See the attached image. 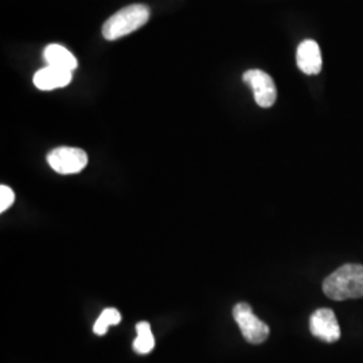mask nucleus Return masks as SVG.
<instances>
[{
    "label": "nucleus",
    "instance_id": "nucleus-1",
    "mask_svg": "<svg viewBox=\"0 0 363 363\" xmlns=\"http://www.w3.org/2000/svg\"><path fill=\"white\" fill-rule=\"evenodd\" d=\"M323 292L327 298L343 301L363 298V265L346 264L325 277Z\"/></svg>",
    "mask_w": 363,
    "mask_h": 363
},
{
    "label": "nucleus",
    "instance_id": "nucleus-2",
    "mask_svg": "<svg viewBox=\"0 0 363 363\" xmlns=\"http://www.w3.org/2000/svg\"><path fill=\"white\" fill-rule=\"evenodd\" d=\"M150 7L145 4H130L113 13L103 26V37L116 40L143 27L150 19Z\"/></svg>",
    "mask_w": 363,
    "mask_h": 363
},
{
    "label": "nucleus",
    "instance_id": "nucleus-3",
    "mask_svg": "<svg viewBox=\"0 0 363 363\" xmlns=\"http://www.w3.org/2000/svg\"><path fill=\"white\" fill-rule=\"evenodd\" d=\"M233 316L242 335L249 343L259 345L269 337V327L259 320L247 303H238L234 307Z\"/></svg>",
    "mask_w": 363,
    "mask_h": 363
},
{
    "label": "nucleus",
    "instance_id": "nucleus-4",
    "mask_svg": "<svg viewBox=\"0 0 363 363\" xmlns=\"http://www.w3.org/2000/svg\"><path fill=\"white\" fill-rule=\"evenodd\" d=\"M48 163L58 174H78L86 167L88 155L81 148L58 147L54 148L52 152H49Z\"/></svg>",
    "mask_w": 363,
    "mask_h": 363
},
{
    "label": "nucleus",
    "instance_id": "nucleus-5",
    "mask_svg": "<svg viewBox=\"0 0 363 363\" xmlns=\"http://www.w3.org/2000/svg\"><path fill=\"white\" fill-rule=\"evenodd\" d=\"M244 82L253 91L255 100L261 108H271L277 100V89L272 77L259 69L247 70L242 76Z\"/></svg>",
    "mask_w": 363,
    "mask_h": 363
},
{
    "label": "nucleus",
    "instance_id": "nucleus-6",
    "mask_svg": "<svg viewBox=\"0 0 363 363\" xmlns=\"http://www.w3.org/2000/svg\"><path fill=\"white\" fill-rule=\"evenodd\" d=\"M310 330L313 337L322 339L327 343H334L340 337V327L337 316L330 308H320L312 313Z\"/></svg>",
    "mask_w": 363,
    "mask_h": 363
},
{
    "label": "nucleus",
    "instance_id": "nucleus-7",
    "mask_svg": "<svg viewBox=\"0 0 363 363\" xmlns=\"http://www.w3.org/2000/svg\"><path fill=\"white\" fill-rule=\"evenodd\" d=\"M296 62H298V69L304 74H319L322 72V52L319 45L312 40V39H306L298 45V52H296Z\"/></svg>",
    "mask_w": 363,
    "mask_h": 363
},
{
    "label": "nucleus",
    "instance_id": "nucleus-8",
    "mask_svg": "<svg viewBox=\"0 0 363 363\" xmlns=\"http://www.w3.org/2000/svg\"><path fill=\"white\" fill-rule=\"evenodd\" d=\"M73 79L72 72L55 66H46L34 74V85L39 91H54L65 88Z\"/></svg>",
    "mask_w": 363,
    "mask_h": 363
},
{
    "label": "nucleus",
    "instance_id": "nucleus-9",
    "mask_svg": "<svg viewBox=\"0 0 363 363\" xmlns=\"http://www.w3.org/2000/svg\"><path fill=\"white\" fill-rule=\"evenodd\" d=\"M43 58L49 66H55V67L64 69L67 72H73L74 69H77V58L69 52L66 48L61 46V45H57V43L49 45L45 49Z\"/></svg>",
    "mask_w": 363,
    "mask_h": 363
},
{
    "label": "nucleus",
    "instance_id": "nucleus-10",
    "mask_svg": "<svg viewBox=\"0 0 363 363\" xmlns=\"http://www.w3.org/2000/svg\"><path fill=\"white\" fill-rule=\"evenodd\" d=\"M138 337L133 340V350L138 354H148L155 347V337L148 322H140L136 325Z\"/></svg>",
    "mask_w": 363,
    "mask_h": 363
},
{
    "label": "nucleus",
    "instance_id": "nucleus-11",
    "mask_svg": "<svg viewBox=\"0 0 363 363\" xmlns=\"http://www.w3.org/2000/svg\"><path fill=\"white\" fill-rule=\"evenodd\" d=\"M120 322H121V313L117 311L116 308H105L93 325V331L96 335L103 337L111 325H118Z\"/></svg>",
    "mask_w": 363,
    "mask_h": 363
},
{
    "label": "nucleus",
    "instance_id": "nucleus-12",
    "mask_svg": "<svg viewBox=\"0 0 363 363\" xmlns=\"http://www.w3.org/2000/svg\"><path fill=\"white\" fill-rule=\"evenodd\" d=\"M13 201H15V193L13 189H10L6 184H1L0 186V211L4 213L6 210L11 208Z\"/></svg>",
    "mask_w": 363,
    "mask_h": 363
}]
</instances>
